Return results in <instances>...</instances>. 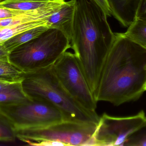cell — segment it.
<instances>
[{
    "instance_id": "cell-23",
    "label": "cell",
    "mask_w": 146,
    "mask_h": 146,
    "mask_svg": "<svg viewBox=\"0 0 146 146\" xmlns=\"http://www.w3.org/2000/svg\"><path fill=\"white\" fill-rule=\"evenodd\" d=\"M9 54L10 53L6 49L3 43L0 44V61L10 62Z\"/></svg>"
},
{
    "instance_id": "cell-11",
    "label": "cell",
    "mask_w": 146,
    "mask_h": 146,
    "mask_svg": "<svg viewBox=\"0 0 146 146\" xmlns=\"http://www.w3.org/2000/svg\"><path fill=\"white\" fill-rule=\"evenodd\" d=\"M48 28L47 26H41L19 33L5 41L3 44L10 53L19 46L37 37Z\"/></svg>"
},
{
    "instance_id": "cell-22",
    "label": "cell",
    "mask_w": 146,
    "mask_h": 146,
    "mask_svg": "<svg viewBox=\"0 0 146 146\" xmlns=\"http://www.w3.org/2000/svg\"><path fill=\"white\" fill-rule=\"evenodd\" d=\"M31 146H66L64 143L59 141H42L39 142L32 143Z\"/></svg>"
},
{
    "instance_id": "cell-12",
    "label": "cell",
    "mask_w": 146,
    "mask_h": 146,
    "mask_svg": "<svg viewBox=\"0 0 146 146\" xmlns=\"http://www.w3.org/2000/svg\"><path fill=\"white\" fill-rule=\"evenodd\" d=\"M31 99L24 91L22 82L0 91V106L20 103Z\"/></svg>"
},
{
    "instance_id": "cell-7",
    "label": "cell",
    "mask_w": 146,
    "mask_h": 146,
    "mask_svg": "<svg viewBox=\"0 0 146 146\" xmlns=\"http://www.w3.org/2000/svg\"><path fill=\"white\" fill-rule=\"evenodd\" d=\"M146 127V116L143 110L125 117L104 113L93 135L92 146H124L129 138Z\"/></svg>"
},
{
    "instance_id": "cell-17",
    "label": "cell",
    "mask_w": 146,
    "mask_h": 146,
    "mask_svg": "<svg viewBox=\"0 0 146 146\" xmlns=\"http://www.w3.org/2000/svg\"><path fill=\"white\" fill-rule=\"evenodd\" d=\"M124 146H146V130L136 133L128 139Z\"/></svg>"
},
{
    "instance_id": "cell-18",
    "label": "cell",
    "mask_w": 146,
    "mask_h": 146,
    "mask_svg": "<svg viewBox=\"0 0 146 146\" xmlns=\"http://www.w3.org/2000/svg\"><path fill=\"white\" fill-rule=\"evenodd\" d=\"M24 10L8 8L0 5V19H9L19 15Z\"/></svg>"
},
{
    "instance_id": "cell-5",
    "label": "cell",
    "mask_w": 146,
    "mask_h": 146,
    "mask_svg": "<svg viewBox=\"0 0 146 146\" xmlns=\"http://www.w3.org/2000/svg\"><path fill=\"white\" fill-rule=\"evenodd\" d=\"M97 124L63 121L45 127L15 131L17 139L28 145L42 141H59L66 146H92Z\"/></svg>"
},
{
    "instance_id": "cell-14",
    "label": "cell",
    "mask_w": 146,
    "mask_h": 146,
    "mask_svg": "<svg viewBox=\"0 0 146 146\" xmlns=\"http://www.w3.org/2000/svg\"><path fill=\"white\" fill-rule=\"evenodd\" d=\"M16 139V133L12 124L0 112V142H13Z\"/></svg>"
},
{
    "instance_id": "cell-1",
    "label": "cell",
    "mask_w": 146,
    "mask_h": 146,
    "mask_svg": "<svg viewBox=\"0 0 146 146\" xmlns=\"http://www.w3.org/2000/svg\"><path fill=\"white\" fill-rule=\"evenodd\" d=\"M115 34L94 96L97 102L119 106L138 100L145 92L146 49L123 33Z\"/></svg>"
},
{
    "instance_id": "cell-15",
    "label": "cell",
    "mask_w": 146,
    "mask_h": 146,
    "mask_svg": "<svg viewBox=\"0 0 146 146\" xmlns=\"http://www.w3.org/2000/svg\"><path fill=\"white\" fill-rule=\"evenodd\" d=\"M25 74L10 62L0 61V78L22 79Z\"/></svg>"
},
{
    "instance_id": "cell-16",
    "label": "cell",
    "mask_w": 146,
    "mask_h": 146,
    "mask_svg": "<svg viewBox=\"0 0 146 146\" xmlns=\"http://www.w3.org/2000/svg\"><path fill=\"white\" fill-rule=\"evenodd\" d=\"M50 1H21L7 4H0L8 8L22 10H33L44 7L51 4Z\"/></svg>"
},
{
    "instance_id": "cell-21",
    "label": "cell",
    "mask_w": 146,
    "mask_h": 146,
    "mask_svg": "<svg viewBox=\"0 0 146 146\" xmlns=\"http://www.w3.org/2000/svg\"><path fill=\"white\" fill-rule=\"evenodd\" d=\"M95 3L103 9L107 17L111 15V11L110 9L107 0H93Z\"/></svg>"
},
{
    "instance_id": "cell-4",
    "label": "cell",
    "mask_w": 146,
    "mask_h": 146,
    "mask_svg": "<svg viewBox=\"0 0 146 146\" xmlns=\"http://www.w3.org/2000/svg\"><path fill=\"white\" fill-rule=\"evenodd\" d=\"M70 48V40L65 33L48 28L10 52L9 61L24 73L34 72L53 66Z\"/></svg>"
},
{
    "instance_id": "cell-25",
    "label": "cell",
    "mask_w": 146,
    "mask_h": 146,
    "mask_svg": "<svg viewBox=\"0 0 146 146\" xmlns=\"http://www.w3.org/2000/svg\"><path fill=\"white\" fill-rule=\"evenodd\" d=\"M144 90H145V91H146V81L145 83V85H144Z\"/></svg>"
},
{
    "instance_id": "cell-6",
    "label": "cell",
    "mask_w": 146,
    "mask_h": 146,
    "mask_svg": "<svg viewBox=\"0 0 146 146\" xmlns=\"http://www.w3.org/2000/svg\"><path fill=\"white\" fill-rule=\"evenodd\" d=\"M0 112L9 120L15 132L66 121L57 108L45 101L36 99L0 106Z\"/></svg>"
},
{
    "instance_id": "cell-9",
    "label": "cell",
    "mask_w": 146,
    "mask_h": 146,
    "mask_svg": "<svg viewBox=\"0 0 146 146\" xmlns=\"http://www.w3.org/2000/svg\"><path fill=\"white\" fill-rule=\"evenodd\" d=\"M76 0L65 1L57 12L48 17L46 25L62 31L71 40Z\"/></svg>"
},
{
    "instance_id": "cell-13",
    "label": "cell",
    "mask_w": 146,
    "mask_h": 146,
    "mask_svg": "<svg viewBox=\"0 0 146 146\" xmlns=\"http://www.w3.org/2000/svg\"><path fill=\"white\" fill-rule=\"evenodd\" d=\"M124 35L146 49V20L135 17Z\"/></svg>"
},
{
    "instance_id": "cell-8",
    "label": "cell",
    "mask_w": 146,
    "mask_h": 146,
    "mask_svg": "<svg viewBox=\"0 0 146 146\" xmlns=\"http://www.w3.org/2000/svg\"><path fill=\"white\" fill-rule=\"evenodd\" d=\"M53 66L61 83L70 95L87 109L96 111L98 102L74 54L66 51Z\"/></svg>"
},
{
    "instance_id": "cell-26",
    "label": "cell",
    "mask_w": 146,
    "mask_h": 146,
    "mask_svg": "<svg viewBox=\"0 0 146 146\" xmlns=\"http://www.w3.org/2000/svg\"><path fill=\"white\" fill-rule=\"evenodd\" d=\"M3 1V0H0V3L2 1Z\"/></svg>"
},
{
    "instance_id": "cell-19",
    "label": "cell",
    "mask_w": 146,
    "mask_h": 146,
    "mask_svg": "<svg viewBox=\"0 0 146 146\" xmlns=\"http://www.w3.org/2000/svg\"><path fill=\"white\" fill-rule=\"evenodd\" d=\"M22 79H9L0 78V91L21 84Z\"/></svg>"
},
{
    "instance_id": "cell-2",
    "label": "cell",
    "mask_w": 146,
    "mask_h": 146,
    "mask_svg": "<svg viewBox=\"0 0 146 146\" xmlns=\"http://www.w3.org/2000/svg\"><path fill=\"white\" fill-rule=\"evenodd\" d=\"M107 17L93 0H76L71 49L93 95L115 39Z\"/></svg>"
},
{
    "instance_id": "cell-20",
    "label": "cell",
    "mask_w": 146,
    "mask_h": 146,
    "mask_svg": "<svg viewBox=\"0 0 146 146\" xmlns=\"http://www.w3.org/2000/svg\"><path fill=\"white\" fill-rule=\"evenodd\" d=\"M136 17L146 20V0H141L140 3Z\"/></svg>"
},
{
    "instance_id": "cell-24",
    "label": "cell",
    "mask_w": 146,
    "mask_h": 146,
    "mask_svg": "<svg viewBox=\"0 0 146 146\" xmlns=\"http://www.w3.org/2000/svg\"><path fill=\"white\" fill-rule=\"evenodd\" d=\"M54 0H3L0 4H7L21 1H50Z\"/></svg>"
},
{
    "instance_id": "cell-10",
    "label": "cell",
    "mask_w": 146,
    "mask_h": 146,
    "mask_svg": "<svg viewBox=\"0 0 146 146\" xmlns=\"http://www.w3.org/2000/svg\"><path fill=\"white\" fill-rule=\"evenodd\" d=\"M111 15L124 27H128L136 17L141 0H107Z\"/></svg>"
},
{
    "instance_id": "cell-3",
    "label": "cell",
    "mask_w": 146,
    "mask_h": 146,
    "mask_svg": "<svg viewBox=\"0 0 146 146\" xmlns=\"http://www.w3.org/2000/svg\"><path fill=\"white\" fill-rule=\"evenodd\" d=\"M22 86L30 98L52 105L61 111L66 121L97 124L99 121L100 117L96 111L84 108L64 88L53 66L25 73Z\"/></svg>"
}]
</instances>
